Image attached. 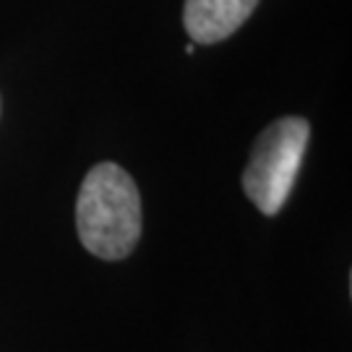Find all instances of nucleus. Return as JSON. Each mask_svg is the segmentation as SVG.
<instances>
[{"label": "nucleus", "instance_id": "obj_1", "mask_svg": "<svg viewBox=\"0 0 352 352\" xmlns=\"http://www.w3.org/2000/svg\"><path fill=\"white\" fill-rule=\"evenodd\" d=\"M78 238L91 256L120 261L141 238V196L120 164L91 167L76 201Z\"/></svg>", "mask_w": 352, "mask_h": 352}, {"label": "nucleus", "instance_id": "obj_3", "mask_svg": "<svg viewBox=\"0 0 352 352\" xmlns=\"http://www.w3.org/2000/svg\"><path fill=\"white\" fill-rule=\"evenodd\" d=\"M258 0H186L183 24L193 45H214L235 34Z\"/></svg>", "mask_w": 352, "mask_h": 352}, {"label": "nucleus", "instance_id": "obj_2", "mask_svg": "<svg viewBox=\"0 0 352 352\" xmlns=\"http://www.w3.org/2000/svg\"><path fill=\"white\" fill-rule=\"evenodd\" d=\"M311 126L302 118H279L256 139L251 160L243 173L245 196L261 214H277L302 164V154L308 146Z\"/></svg>", "mask_w": 352, "mask_h": 352}]
</instances>
